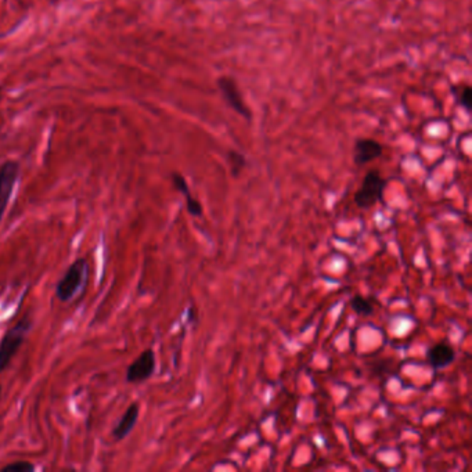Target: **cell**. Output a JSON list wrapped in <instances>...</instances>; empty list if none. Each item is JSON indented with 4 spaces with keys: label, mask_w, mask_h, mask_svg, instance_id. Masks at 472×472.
I'll return each instance as SVG.
<instances>
[{
    "label": "cell",
    "mask_w": 472,
    "mask_h": 472,
    "mask_svg": "<svg viewBox=\"0 0 472 472\" xmlns=\"http://www.w3.org/2000/svg\"><path fill=\"white\" fill-rule=\"evenodd\" d=\"M20 172L21 167L16 159H7L0 165V224L13 197Z\"/></svg>",
    "instance_id": "5b68a950"
},
{
    "label": "cell",
    "mask_w": 472,
    "mask_h": 472,
    "mask_svg": "<svg viewBox=\"0 0 472 472\" xmlns=\"http://www.w3.org/2000/svg\"><path fill=\"white\" fill-rule=\"evenodd\" d=\"M227 164H229V168H230V172L237 177L238 174H241L244 171V168L247 167V158L243 152L240 151H236V150H230L227 152Z\"/></svg>",
    "instance_id": "8fae6325"
},
{
    "label": "cell",
    "mask_w": 472,
    "mask_h": 472,
    "mask_svg": "<svg viewBox=\"0 0 472 472\" xmlns=\"http://www.w3.org/2000/svg\"><path fill=\"white\" fill-rule=\"evenodd\" d=\"M36 466L29 463V461H16L11 464H7L6 467H3L0 471L1 472H32L35 471Z\"/></svg>",
    "instance_id": "4fadbf2b"
},
{
    "label": "cell",
    "mask_w": 472,
    "mask_h": 472,
    "mask_svg": "<svg viewBox=\"0 0 472 472\" xmlns=\"http://www.w3.org/2000/svg\"><path fill=\"white\" fill-rule=\"evenodd\" d=\"M139 414H140V406L137 402L130 403V406L126 409L122 417L120 419V421L115 424L114 429H112V438L115 442H121L124 441L125 438L135 429L137 420H139Z\"/></svg>",
    "instance_id": "ba28073f"
},
{
    "label": "cell",
    "mask_w": 472,
    "mask_h": 472,
    "mask_svg": "<svg viewBox=\"0 0 472 472\" xmlns=\"http://www.w3.org/2000/svg\"><path fill=\"white\" fill-rule=\"evenodd\" d=\"M350 309L362 318L372 316L374 313L373 303L362 295H355L350 299Z\"/></svg>",
    "instance_id": "7c38bea8"
},
{
    "label": "cell",
    "mask_w": 472,
    "mask_h": 472,
    "mask_svg": "<svg viewBox=\"0 0 472 472\" xmlns=\"http://www.w3.org/2000/svg\"><path fill=\"white\" fill-rule=\"evenodd\" d=\"M186 208H187V212L194 216V218H201L202 214H204V208L201 205L199 199H194L192 194L186 196Z\"/></svg>",
    "instance_id": "5bb4252c"
},
{
    "label": "cell",
    "mask_w": 472,
    "mask_h": 472,
    "mask_svg": "<svg viewBox=\"0 0 472 472\" xmlns=\"http://www.w3.org/2000/svg\"><path fill=\"white\" fill-rule=\"evenodd\" d=\"M384 152L382 145L372 137H360L355 142L353 162L357 167H365L374 159L379 158Z\"/></svg>",
    "instance_id": "52a82bcc"
},
{
    "label": "cell",
    "mask_w": 472,
    "mask_h": 472,
    "mask_svg": "<svg viewBox=\"0 0 472 472\" xmlns=\"http://www.w3.org/2000/svg\"><path fill=\"white\" fill-rule=\"evenodd\" d=\"M0 397H1V385H0Z\"/></svg>",
    "instance_id": "2e32d148"
},
{
    "label": "cell",
    "mask_w": 472,
    "mask_h": 472,
    "mask_svg": "<svg viewBox=\"0 0 472 472\" xmlns=\"http://www.w3.org/2000/svg\"><path fill=\"white\" fill-rule=\"evenodd\" d=\"M387 187V180L381 176L379 171H369L360 187L355 193V204L360 209H370L377 202L382 199L384 190Z\"/></svg>",
    "instance_id": "3957f363"
},
{
    "label": "cell",
    "mask_w": 472,
    "mask_h": 472,
    "mask_svg": "<svg viewBox=\"0 0 472 472\" xmlns=\"http://www.w3.org/2000/svg\"><path fill=\"white\" fill-rule=\"evenodd\" d=\"M216 86L222 95L226 104L240 117L244 120L251 121L252 120V112L249 110L246 100L243 98V93L233 76L229 75H222L216 79Z\"/></svg>",
    "instance_id": "277c9868"
},
{
    "label": "cell",
    "mask_w": 472,
    "mask_h": 472,
    "mask_svg": "<svg viewBox=\"0 0 472 472\" xmlns=\"http://www.w3.org/2000/svg\"><path fill=\"white\" fill-rule=\"evenodd\" d=\"M89 262L85 258H78L70 265L64 276L58 280L56 287V297L63 302L68 303L82 295L89 284Z\"/></svg>",
    "instance_id": "6da1fadb"
},
{
    "label": "cell",
    "mask_w": 472,
    "mask_h": 472,
    "mask_svg": "<svg viewBox=\"0 0 472 472\" xmlns=\"http://www.w3.org/2000/svg\"><path fill=\"white\" fill-rule=\"evenodd\" d=\"M451 93H453L456 103L461 108H464L467 112H471L472 89L468 83H460V85L453 86Z\"/></svg>",
    "instance_id": "30bf717a"
},
{
    "label": "cell",
    "mask_w": 472,
    "mask_h": 472,
    "mask_svg": "<svg viewBox=\"0 0 472 472\" xmlns=\"http://www.w3.org/2000/svg\"><path fill=\"white\" fill-rule=\"evenodd\" d=\"M426 359L434 369H445L454 362L456 350L448 342H438L428 349Z\"/></svg>",
    "instance_id": "9c48e42d"
},
{
    "label": "cell",
    "mask_w": 472,
    "mask_h": 472,
    "mask_svg": "<svg viewBox=\"0 0 472 472\" xmlns=\"http://www.w3.org/2000/svg\"><path fill=\"white\" fill-rule=\"evenodd\" d=\"M157 367V359H155V352L152 349H146L143 350L127 367L126 370V382L139 385L145 381L150 379Z\"/></svg>",
    "instance_id": "8992f818"
},
{
    "label": "cell",
    "mask_w": 472,
    "mask_h": 472,
    "mask_svg": "<svg viewBox=\"0 0 472 472\" xmlns=\"http://www.w3.org/2000/svg\"><path fill=\"white\" fill-rule=\"evenodd\" d=\"M32 325H33V320L28 315H25L24 318H21L13 327H10L6 331V334L1 337V340H0V373L4 372L10 366L13 357L23 347L25 338H26L28 332L31 331Z\"/></svg>",
    "instance_id": "7a4b0ae2"
},
{
    "label": "cell",
    "mask_w": 472,
    "mask_h": 472,
    "mask_svg": "<svg viewBox=\"0 0 472 472\" xmlns=\"http://www.w3.org/2000/svg\"><path fill=\"white\" fill-rule=\"evenodd\" d=\"M172 183H174V189H176L180 194H183V197L192 194V193H190L189 183H187V180H186V177H184L183 174H177V172L172 174Z\"/></svg>",
    "instance_id": "9a60e30c"
}]
</instances>
